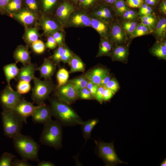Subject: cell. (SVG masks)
<instances>
[{
    "mask_svg": "<svg viewBox=\"0 0 166 166\" xmlns=\"http://www.w3.org/2000/svg\"><path fill=\"white\" fill-rule=\"evenodd\" d=\"M50 107L53 116L62 126L80 125L81 118L69 105L57 98L50 100Z\"/></svg>",
    "mask_w": 166,
    "mask_h": 166,
    "instance_id": "6da1fadb",
    "label": "cell"
},
{
    "mask_svg": "<svg viewBox=\"0 0 166 166\" xmlns=\"http://www.w3.org/2000/svg\"><path fill=\"white\" fill-rule=\"evenodd\" d=\"M12 139L14 148L22 159L27 161H39V145L30 136L20 133Z\"/></svg>",
    "mask_w": 166,
    "mask_h": 166,
    "instance_id": "7a4b0ae2",
    "label": "cell"
},
{
    "mask_svg": "<svg viewBox=\"0 0 166 166\" xmlns=\"http://www.w3.org/2000/svg\"><path fill=\"white\" fill-rule=\"evenodd\" d=\"M43 124L39 139L40 143L56 150L61 149L63 146L62 126L56 120L51 119Z\"/></svg>",
    "mask_w": 166,
    "mask_h": 166,
    "instance_id": "3957f363",
    "label": "cell"
},
{
    "mask_svg": "<svg viewBox=\"0 0 166 166\" xmlns=\"http://www.w3.org/2000/svg\"><path fill=\"white\" fill-rule=\"evenodd\" d=\"M4 135L13 139L21 133L24 122L12 110H3L1 113Z\"/></svg>",
    "mask_w": 166,
    "mask_h": 166,
    "instance_id": "277c9868",
    "label": "cell"
},
{
    "mask_svg": "<svg viewBox=\"0 0 166 166\" xmlns=\"http://www.w3.org/2000/svg\"><path fill=\"white\" fill-rule=\"evenodd\" d=\"M94 142L97 154L106 166H113L120 164L126 163L121 160L117 156L115 151L113 142L108 143L96 140Z\"/></svg>",
    "mask_w": 166,
    "mask_h": 166,
    "instance_id": "5b68a950",
    "label": "cell"
},
{
    "mask_svg": "<svg viewBox=\"0 0 166 166\" xmlns=\"http://www.w3.org/2000/svg\"><path fill=\"white\" fill-rule=\"evenodd\" d=\"M33 80L34 86L32 89L31 99L38 105L44 103L53 90V84L50 81L42 80L35 77Z\"/></svg>",
    "mask_w": 166,
    "mask_h": 166,
    "instance_id": "8992f818",
    "label": "cell"
},
{
    "mask_svg": "<svg viewBox=\"0 0 166 166\" xmlns=\"http://www.w3.org/2000/svg\"><path fill=\"white\" fill-rule=\"evenodd\" d=\"M55 95L59 100L69 105L74 103L79 98L78 91L72 84L68 82L57 87Z\"/></svg>",
    "mask_w": 166,
    "mask_h": 166,
    "instance_id": "52a82bcc",
    "label": "cell"
},
{
    "mask_svg": "<svg viewBox=\"0 0 166 166\" xmlns=\"http://www.w3.org/2000/svg\"><path fill=\"white\" fill-rule=\"evenodd\" d=\"M21 98V94L7 85L0 93V103L3 110H12Z\"/></svg>",
    "mask_w": 166,
    "mask_h": 166,
    "instance_id": "ba28073f",
    "label": "cell"
},
{
    "mask_svg": "<svg viewBox=\"0 0 166 166\" xmlns=\"http://www.w3.org/2000/svg\"><path fill=\"white\" fill-rule=\"evenodd\" d=\"M108 37L109 40L114 45H127L128 37L122 30L121 23L118 22L113 23Z\"/></svg>",
    "mask_w": 166,
    "mask_h": 166,
    "instance_id": "9c48e42d",
    "label": "cell"
},
{
    "mask_svg": "<svg viewBox=\"0 0 166 166\" xmlns=\"http://www.w3.org/2000/svg\"><path fill=\"white\" fill-rule=\"evenodd\" d=\"M31 116L34 123L43 124L53 116L50 107L43 103L36 106Z\"/></svg>",
    "mask_w": 166,
    "mask_h": 166,
    "instance_id": "30bf717a",
    "label": "cell"
},
{
    "mask_svg": "<svg viewBox=\"0 0 166 166\" xmlns=\"http://www.w3.org/2000/svg\"><path fill=\"white\" fill-rule=\"evenodd\" d=\"M36 106L32 103L21 98L12 110L19 116L26 124L27 118L32 116Z\"/></svg>",
    "mask_w": 166,
    "mask_h": 166,
    "instance_id": "8fae6325",
    "label": "cell"
},
{
    "mask_svg": "<svg viewBox=\"0 0 166 166\" xmlns=\"http://www.w3.org/2000/svg\"><path fill=\"white\" fill-rule=\"evenodd\" d=\"M129 54L128 44L114 45L111 52L110 57L113 61L127 63Z\"/></svg>",
    "mask_w": 166,
    "mask_h": 166,
    "instance_id": "7c38bea8",
    "label": "cell"
},
{
    "mask_svg": "<svg viewBox=\"0 0 166 166\" xmlns=\"http://www.w3.org/2000/svg\"><path fill=\"white\" fill-rule=\"evenodd\" d=\"M90 25L99 33L101 38L108 37L111 30V26L109 23L95 18L91 19Z\"/></svg>",
    "mask_w": 166,
    "mask_h": 166,
    "instance_id": "4fadbf2b",
    "label": "cell"
},
{
    "mask_svg": "<svg viewBox=\"0 0 166 166\" xmlns=\"http://www.w3.org/2000/svg\"><path fill=\"white\" fill-rule=\"evenodd\" d=\"M36 66L34 64L30 63L23 65L20 69L16 77L17 81H24L30 82L35 77V72L36 70Z\"/></svg>",
    "mask_w": 166,
    "mask_h": 166,
    "instance_id": "5bb4252c",
    "label": "cell"
},
{
    "mask_svg": "<svg viewBox=\"0 0 166 166\" xmlns=\"http://www.w3.org/2000/svg\"><path fill=\"white\" fill-rule=\"evenodd\" d=\"M74 9L72 5L65 2L57 8L56 12V16L62 23H65L68 20Z\"/></svg>",
    "mask_w": 166,
    "mask_h": 166,
    "instance_id": "9a60e30c",
    "label": "cell"
},
{
    "mask_svg": "<svg viewBox=\"0 0 166 166\" xmlns=\"http://www.w3.org/2000/svg\"><path fill=\"white\" fill-rule=\"evenodd\" d=\"M109 73L108 69L98 67L88 71L85 73V76L89 81L99 85L102 79Z\"/></svg>",
    "mask_w": 166,
    "mask_h": 166,
    "instance_id": "2e32d148",
    "label": "cell"
},
{
    "mask_svg": "<svg viewBox=\"0 0 166 166\" xmlns=\"http://www.w3.org/2000/svg\"><path fill=\"white\" fill-rule=\"evenodd\" d=\"M56 69L55 65L49 59L45 58L42 64L36 68L39 71L40 77L45 80H47L51 77L54 73Z\"/></svg>",
    "mask_w": 166,
    "mask_h": 166,
    "instance_id": "e0dca14e",
    "label": "cell"
},
{
    "mask_svg": "<svg viewBox=\"0 0 166 166\" xmlns=\"http://www.w3.org/2000/svg\"><path fill=\"white\" fill-rule=\"evenodd\" d=\"M13 56L17 63L20 62L23 65L31 63L30 52L24 46H18L14 52Z\"/></svg>",
    "mask_w": 166,
    "mask_h": 166,
    "instance_id": "ac0fdd59",
    "label": "cell"
},
{
    "mask_svg": "<svg viewBox=\"0 0 166 166\" xmlns=\"http://www.w3.org/2000/svg\"><path fill=\"white\" fill-rule=\"evenodd\" d=\"M13 16L26 26L33 24L36 19V16L34 13L26 9L22 10L14 14Z\"/></svg>",
    "mask_w": 166,
    "mask_h": 166,
    "instance_id": "d6986e66",
    "label": "cell"
},
{
    "mask_svg": "<svg viewBox=\"0 0 166 166\" xmlns=\"http://www.w3.org/2000/svg\"><path fill=\"white\" fill-rule=\"evenodd\" d=\"M70 24L75 27L91 26V19L87 14L78 13L73 14L69 18Z\"/></svg>",
    "mask_w": 166,
    "mask_h": 166,
    "instance_id": "ffe728a7",
    "label": "cell"
},
{
    "mask_svg": "<svg viewBox=\"0 0 166 166\" xmlns=\"http://www.w3.org/2000/svg\"><path fill=\"white\" fill-rule=\"evenodd\" d=\"M150 53L153 56L160 59L166 60V41H157L150 49Z\"/></svg>",
    "mask_w": 166,
    "mask_h": 166,
    "instance_id": "44dd1931",
    "label": "cell"
},
{
    "mask_svg": "<svg viewBox=\"0 0 166 166\" xmlns=\"http://www.w3.org/2000/svg\"><path fill=\"white\" fill-rule=\"evenodd\" d=\"M152 33L157 41H162L165 40L166 36V18L162 17L159 18Z\"/></svg>",
    "mask_w": 166,
    "mask_h": 166,
    "instance_id": "7402d4cb",
    "label": "cell"
},
{
    "mask_svg": "<svg viewBox=\"0 0 166 166\" xmlns=\"http://www.w3.org/2000/svg\"><path fill=\"white\" fill-rule=\"evenodd\" d=\"M98 122L99 120L95 118L89 119L85 121H82L80 125H81L83 136L86 141L91 139L92 131Z\"/></svg>",
    "mask_w": 166,
    "mask_h": 166,
    "instance_id": "603a6c76",
    "label": "cell"
},
{
    "mask_svg": "<svg viewBox=\"0 0 166 166\" xmlns=\"http://www.w3.org/2000/svg\"><path fill=\"white\" fill-rule=\"evenodd\" d=\"M40 25L44 32L48 34H52L61 29L60 26L55 21L46 17L42 18Z\"/></svg>",
    "mask_w": 166,
    "mask_h": 166,
    "instance_id": "cb8c5ba5",
    "label": "cell"
},
{
    "mask_svg": "<svg viewBox=\"0 0 166 166\" xmlns=\"http://www.w3.org/2000/svg\"><path fill=\"white\" fill-rule=\"evenodd\" d=\"M114 45L108 38H101L97 57L103 56L110 57L111 52Z\"/></svg>",
    "mask_w": 166,
    "mask_h": 166,
    "instance_id": "d4e9b609",
    "label": "cell"
},
{
    "mask_svg": "<svg viewBox=\"0 0 166 166\" xmlns=\"http://www.w3.org/2000/svg\"><path fill=\"white\" fill-rule=\"evenodd\" d=\"M20 69L17 67L16 63L6 65L3 67V70L7 83V85L12 88L10 84V81L18 75Z\"/></svg>",
    "mask_w": 166,
    "mask_h": 166,
    "instance_id": "484cf974",
    "label": "cell"
},
{
    "mask_svg": "<svg viewBox=\"0 0 166 166\" xmlns=\"http://www.w3.org/2000/svg\"><path fill=\"white\" fill-rule=\"evenodd\" d=\"M68 63L70 67V73L78 72H84L85 71L84 63L81 59L76 55L72 56Z\"/></svg>",
    "mask_w": 166,
    "mask_h": 166,
    "instance_id": "4316f807",
    "label": "cell"
},
{
    "mask_svg": "<svg viewBox=\"0 0 166 166\" xmlns=\"http://www.w3.org/2000/svg\"><path fill=\"white\" fill-rule=\"evenodd\" d=\"M153 31L148 27L142 24H138L133 32L129 36L131 39L146 35L152 33Z\"/></svg>",
    "mask_w": 166,
    "mask_h": 166,
    "instance_id": "83f0119b",
    "label": "cell"
},
{
    "mask_svg": "<svg viewBox=\"0 0 166 166\" xmlns=\"http://www.w3.org/2000/svg\"><path fill=\"white\" fill-rule=\"evenodd\" d=\"M138 24L136 20H124L121 25L122 30L128 37L133 32Z\"/></svg>",
    "mask_w": 166,
    "mask_h": 166,
    "instance_id": "f1b7e54d",
    "label": "cell"
},
{
    "mask_svg": "<svg viewBox=\"0 0 166 166\" xmlns=\"http://www.w3.org/2000/svg\"><path fill=\"white\" fill-rule=\"evenodd\" d=\"M89 81L85 75L70 80L68 82L72 84L79 92L80 90L86 87Z\"/></svg>",
    "mask_w": 166,
    "mask_h": 166,
    "instance_id": "f546056e",
    "label": "cell"
},
{
    "mask_svg": "<svg viewBox=\"0 0 166 166\" xmlns=\"http://www.w3.org/2000/svg\"><path fill=\"white\" fill-rule=\"evenodd\" d=\"M140 23L153 31L157 21L152 14L142 15L140 17Z\"/></svg>",
    "mask_w": 166,
    "mask_h": 166,
    "instance_id": "4dcf8cb0",
    "label": "cell"
},
{
    "mask_svg": "<svg viewBox=\"0 0 166 166\" xmlns=\"http://www.w3.org/2000/svg\"><path fill=\"white\" fill-rule=\"evenodd\" d=\"M39 37L38 30L36 28L27 29L25 31V37L26 42L29 44L38 40Z\"/></svg>",
    "mask_w": 166,
    "mask_h": 166,
    "instance_id": "1f68e13d",
    "label": "cell"
},
{
    "mask_svg": "<svg viewBox=\"0 0 166 166\" xmlns=\"http://www.w3.org/2000/svg\"><path fill=\"white\" fill-rule=\"evenodd\" d=\"M58 83L57 87L63 85L67 83L69 77V73L65 69L62 68L59 70L56 75Z\"/></svg>",
    "mask_w": 166,
    "mask_h": 166,
    "instance_id": "d6a6232c",
    "label": "cell"
},
{
    "mask_svg": "<svg viewBox=\"0 0 166 166\" xmlns=\"http://www.w3.org/2000/svg\"><path fill=\"white\" fill-rule=\"evenodd\" d=\"M113 6L115 14L118 16H121L129 8L124 0H117Z\"/></svg>",
    "mask_w": 166,
    "mask_h": 166,
    "instance_id": "836d02e7",
    "label": "cell"
},
{
    "mask_svg": "<svg viewBox=\"0 0 166 166\" xmlns=\"http://www.w3.org/2000/svg\"><path fill=\"white\" fill-rule=\"evenodd\" d=\"M16 156L7 152L4 153L0 158V166H12V162Z\"/></svg>",
    "mask_w": 166,
    "mask_h": 166,
    "instance_id": "e575fe53",
    "label": "cell"
},
{
    "mask_svg": "<svg viewBox=\"0 0 166 166\" xmlns=\"http://www.w3.org/2000/svg\"><path fill=\"white\" fill-rule=\"evenodd\" d=\"M31 89L30 82L24 81H19L17 86V91L21 95L27 93Z\"/></svg>",
    "mask_w": 166,
    "mask_h": 166,
    "instance_id": "d590c367",
    "label": "cell"
},
{
    "mask_svg": "<svg viewBox=\"0 0 166 166\" xmlns=\"http://www.w3.org/2000/svg\"><path fill=\"white\" fill-rule=\"evenodd\" d=\"M21 0H11L7 5L6 10L8 12H13L18 10L22 6Z\"/></svg>",
    "mask_w": 166,
    "mask_h": 166,
    "instance_id": "8d00e7d4",
    "label": "cell"
},
{
    "mask_svg": "<svg viewBox=\"0 0 166 166\" xmlns=\"http://www.w3.org/2000/svg\"><path fill=\"white\" fill-rule=\"evenodd\" d=\"M124 20H136L138 14L135 10L129 8L121 16Z\"/></svg>",
    "mask_w": 166,
    "mask_h": 166,
    "instance_id": "74e56055",
    "label": "cell"
},
{
    "mask_svg": "<svg viewBox=\"0 0 166 166\" xmlns=\"http://www.w3.org/2000/svg\"><path fill=\"white\" fill-rule=\"evenodd\" d=\"M31 47L34 51L37 54L43 53L45 50V46L41 40H38L31 44Z\"/></svg>",
    "mask_w": 166,
    "mask_h": 166,
    "instance_id": "f35d334b",
    "label": "cell"
},
{
    "mask_svg": "<svg viewBox=\"0 0 166 166\" xmlns=\"http://www.w3.org/2000/svg\"><path fill=\"white\" fill-rule=\"evenodd\" d=\"M105 88L112 91L115 94L120 89V86L117 80L112 77L104 86Z\"/></svg>",
    "mask_w": 166,
    "mask_h": 166,
    "instance_id": "ab89813d",
    "label": "cell"
},
{
    "mask_svg": "<svg viewBox=\"0 0 166 166\" xmlns=\"http://www.w3.org/2000/svg\"><path fill=\"white\" fill-rule=\"evenodd\" d=\"M139 14L141 16L152 14L153 10L152 8L144 3L139 8Z\"/></svg>",
    "mask_w": 166,
    "mask_h": 166,
    "instance_id": "60d3db41",
    "label": "cell"
},
{
    "mask_svg": "<svg viewBox=\"0 0 166 166\" xmlns=\"http://www.w3.org/2000/svg\"><path fill=\"white\" fill-rule=\"evenodd\" d=\"M79 98L85 100H93L94 97L90 92L86 88L80 90L78 92Z\"/></svg>",
    "mask_w": 166,
    "mask_h": 166,
    "instance_id": "b9f144b4",
    "label": "cell"
},
{
    "mask_svg": "<svg viewBox=\"0 0 166 166\" xmlns=\"http://www.w3.org/2000/svg\"><path fill=\"white\" fill-rule=\"evenodd\" d=\"M64 48L62 45L59 46L54 51L52 56L53 61L56 63H58L60 61Z\"/></svg>",
    "mask_w": 166,
    "mask_h": 166,
    "instance_id": "7bdbcfd3",
    "label": "cell"
},
{
    "mask_svg": "<svg viewBox=\"0 0 166 166\" xmlns=\"http://www.w3.org/2000/svg\"><path fill=\"white\" fill-rule=\"evenodd\" d=\"M125 3L129 8H139L144 3V0H126Z\"/></svg>",
    "mask_w": 166,
    "mask_h": 166,
    "instance_id": "ee69618b",
    "label": "cell"
},
{
    "mask_svg": "<svg viewBox=\"0 0 166 166\" xmlns=\"http://www.w3.org/2000/svg\"><path fill=\"white\" fill-rule=\"evenodd\" d=\"M104 86L99 85L95 96V99L100 104L104 101Z\"/></svg>",
    "mask_w": 166,
    "mask_h": 166,
    "instance_id": "f6af8a7d",
    "label": "cell"
},
{
    "mask_svg": "<svg viewBox=\"0 0 166 166\" xmlns=\"http://www.w3.org/2000/svg\"><path fill=\"white\" fill-rule=\"evenodd\" d=\"M57 0H43L42 6L45 12L49 11L54 5Z\"/></svg>",
    "mask_w": 166,
    "mask_h": 166,
    "instance_id": "bcb514c9",
    "label": "cell"
},
{
    "mask_svg": "<svg viewBox=\"0 0 166 166\" xmlns=\"http://www.w3.org/2000/svg\"><path fill=\"white\" fill-rule=\"evenodd\" d=\"M72 56L69 50L67 48H64L61 61L64 63H68Z\"/></svg>",
    "mask_w": 166,
    "mask_h": 166,
    "instance_id": "7dc6e473",
    "label": "cell"
},
{
    "mask_svg": "<svg viewBox=\"0 0 166 166\" xmlns=\"http://www.w3.org/2000/svg\"><path fill=\"white\" fill-rule=\"evenodd\" d=\"M99 85L94 84L90 81L88 82L86 88L90 91L95 99V96Z\"/></svg>",
    "mask_w": 166,
    "mask_h": 166,
    "instance_id": "c3c4849f",
    "label": "cell"
},
{
    "mask_svg": "<svg viewBox=\"0 0 166 166\" xmlns=\"http://www.w3.org/2000/svg\"><path fill=\"white\" fill-rule=\"evenodd\" d=\"M30 164L28 162V161L23 159L19 160L14 159L12 164V166H31Z\"/></svg>",
    "mask_w": 166,
    "mask_h": 166,
    "instance_id": "681fc988",
    "label": "cell"
},
{
    "mask_svg": "<svg viewBox=\"0 0 166 166\" xmlns=\"http://www.w3.org/2000/svg\"><path fill=\"white\" fill-rule=\"evenodd\" d=\"M57 45L55 40L52 36H50L48 38L45 46L49 49H53L56 47Z\"/></svg>",
    "mask_w": 166,
    "mask_h": 166,
    "instance_id": "f907efd6",
    "label": "cell"
},
{
    "mask_svg": "<svg viewBox=\"0 0 166 166\" xmlns=\"http://www.w3.org/2000/svg\"><path fill=\"white\" fill-rule=\"evenodd\" d=\"M52 37L55 40L59 46L61 45L63 41V34L58 31L55 32L52 34Z\"/></svg>",
    "mask_w": 166,
    "mask_h": 166,
    "instance_id": "816d5d0a",
    "label": "cell"
},
{
    "mask_svg": "<svg viewBox=\"0 0 166 166\" xmlns=\"http://www.w3.org/2000/svg\"><path fill=\"white\" fill-rule=\"evenodd\" d=\"M114 94H115L112 91L104 87V101H109Z\"/></svg>",
    "mask_w": 166,
    "mask_h": 166,
    "instance_id": "f5cc1de1",
    "label": "cell"
},
{
    "mask_svg": "<svg viewBox=\"0 0 166 166\" xmlns=\"http://www.w3.org/2000/svg\"><path fill=\"white\" fill-rule=\"evenodd\" d=\"M26 5L31 10L36 11L38 8L36 0H26Z\"/></svg>",
    "mask_w": 166,
    "mask_h": 166,
    "instance_id": "db71d44e",
    "label": "cell"
},
{
    "mask_svg": "<svg viewBox=\"0 0 166 166\" xmlns=\"http://www.w3.org/2000/svg\"><path fill=\"white\" fill-rule=\"evenodd\" d=\"M80 5L83 7H88L92 5L97 0H78Z\"/></svg>",
    "mask_w": 166,
    "mask_h": 166,
    "instance_id": "11a10c76",
    "label": "cell"
},
{
    "mask_svg": "<svg viewBox=\"0 0 166 166\" xmlns=\"http://www.w3.org/2000/svg\"><path fill=\"white\" fill-rule=\"evenodd\" d=\"M159 10L160 11L164 14H166V0H163L160 3L159 6Z\"/></svg>",
    "mask_w": 166,
    "mask_h": 166,
    "instance_id": "9f6ffc18",
    "label": "cell"
},
{
    "mask_svg": "<svg viewBox=\"0 0 166 166\" xmlns=\"http://www.w3.org/2000/svg\"><path fill=\"white\" fill-rule=\"evenodd\" d=\"M11 0H0V11H4L6 7Z\"/></svg>",
    "mask_w": 166,
    "mask_h": 166,
    "instance_id": "6f0895ef",
    "label": "cell"
},
{
    "mask_svg": "<svg viewBox=\"0 0 166 166\" xmlns=\"http://www.w3.org/2000/svg\"><path fill=\"white\" fill-rule=\"evenodd\" d=\"M112 78V76L109 73L105 77L101 80L99 85L104 86Z\"/></svg>",
    "mask_w": 166,
    "mask_h": 166,
    "instance_id": "680465c9",
    "label": "cell"
},
{
    "mask_svg": "<svg viewBox=\"0 0 166 166\" xmlns=\"http://www.w3.org/2000/svg\"><path fill=\"white\" fill-rule=\"evenodd\" d=\"M160 0H144V2L147 5L152 7L157 4Z\"/></svg>",
    "mask_w": 166,
    "mask_h": 166,
    "instance_id": "91938a15",
    "label": "cell"
},
{
    "mask_svg": "<svg viewBox=\"0 0 166 166\" xmlns=\"http://www.w3.org/2000/svg\"><path fill=\"white\" fill-rule=\"evenodd\" d=\"M38 166H55V164L49 161H39L38 164Z\"/></svg>",
    "mask_w": 166,
    "mask_h": 166,
    "instance_id": "94428289",
    "label": "cell"
},
{
    "mask_svg": "<svg viewBox=\"0 0 166 166\" xmlns=\"http://www.w3.org/2000/svg\"><path fill=\"white\" fill-rule=\"evenodd\" d=\"M105 2L108 4L112 5L113 4L116 2L117 0H104Z\"/></svg>",
    "mask_w": 166,
    "mask_h": 166,
    "instance_id": "6125c7cd",
    "label": "cell"
},
{
    "mask_svg": "<svg viewBox=\"0 0 166 166\" xmlns=\"http://www.w3.org/2000/svg\"><path fill=\"white\" fill-rule=\"evenodd\" d=\"M160 165L161 166H166V159L164 160L162 162Z\"/></svg>",
    "mask_w": 166,
    "mask_h": 166,
    "instance_id": "be15d7a7",
    "label": "cell"
},
{
    "mask_svg": "<svg viewBox=\"0 0 166 166\" xmlns=\"http://www.w3.org/2000/svg\"></svg>",
    "mask_w": 166,
    "mask_h": 166,
    "instance_id": "e7e4bbea",
    "label": "cell"
}]
</instances>
